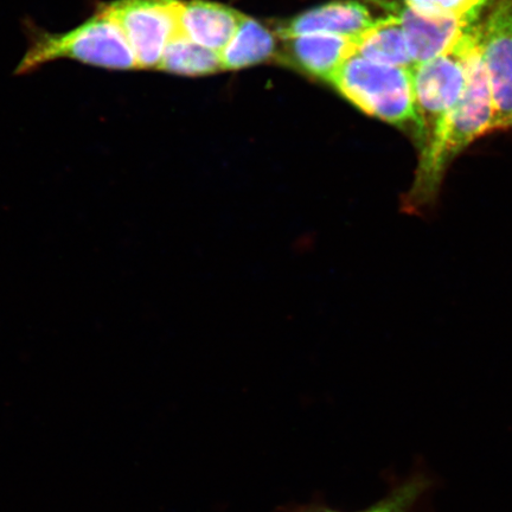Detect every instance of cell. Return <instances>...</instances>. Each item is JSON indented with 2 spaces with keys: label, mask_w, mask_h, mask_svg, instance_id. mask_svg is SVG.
<instances>
[{
  "label": "cell",
  "mask_w": 512,
  "mask_h": 512,
  "mask_svg": "<svg viewBox=\"0 0 512 512\" xmlns=\"http://www.w3.org/2000/svg\"><path fill=\"white\" fill-rule=\"evenodd\" d=\"M496 132L495 108L476 34L467 50V81L457 105L419 149L418 166L402 208L420 214L438 200L448 169L462 153L486 134Z\"/></svg>",
  "instance_id": "6da1fadb"
},
{
  "label": "cell",
  "mask_w": 512,
  "mask_h": 512,
  "mask_svg": "<svg viewBox=\"0 0 512 512\" xmlns=\"http://www.w3.org/2000/svg\"><path fill=\"white\" fill-rule=\"evenodd\" d=\"M330 85L352 105L369 115L421 140L415 110L412 70L386 66L354 54L339 68Z\"/></svg>",
  "instance_id": "7a4b0ae2"
},
{
  "label": "cell",
  "mask_w": 512,
  "mask_h": 512,
  "mask_svg": "<svg viewBox=\"0 0 512 512\" xmlns=\"http://www.w3.org/2000/svg\"><path fill=\"white\" fill-rule=\"evenodd\" d=\"M63 59L111 70L139 68L123 30L99 8L96 14L72 30L37 34L15 74L31 73L44 64Z\"/></svg>",
  "instance_id": "3957f363"
},
{
  "label": "cell",
  "mask_w": 512,
  "mask_h": 512,
  "mask_svg": "<svg viewBox=\"0 0 512 512\" xmlns=\"http://www.w3.org/2000/svg\"><path fill=\"white\" fill-rule=\"evenodd\" d=\"M472 30L452 50L416 64L412 70L415 110L421 127L418 150L457 105L464 92Z\"/></svg>",
  "instance_id": "277c9868"
},
{
  "label": "cell",
  "mask_w": 512,
  "mask_h": 512,
  "mask_svg": "<svg viewBox=\"0 0 512 512\" xmlns=\"http://www.w3.org/2000/svg\"><path fill=\"white\" fill-rule=\"evenodd\" d=\"M181 0H114L99 9L119 24L138 67L158 69L164 50L179 31Z\"/></svg>",
  "instance_id": "5b68a950"
},
{
  "label": "cell",
  "mask_w": 512,
  "mask_h": 512,
  "mask_svg": "<svg viewBox=\"0 0 512 512\" xmlns=\"http://www.w3.org/2000/svg\"><path fill=\"white\" fill-rule=\"evenodd\" d=\"M495 108L496 132L512 128V0H485L476 23Z\"/></svg>",
  "instance_id": "8992f818"
},
{
  "label": "cell",
  "mask_w": 512,
  "mask_h": 512,
  "mask_svg": "<svg viewBox=\"0 0 512 512\" xmlns=\"http://www.w3.org/2000/svg\"><path fill=\"white\" fill-rule=\"evenodd\" d=\"M382 17L374 15L370 0H335L281 22L274 31L279 38L331 34L356 40Z\"/></svg>",
  "instance_id": "52a82bcc"
},
{
  "label": "cell",
  "mask_w": 512,
  "mask_h": 512,
  "mask_svg": "<svg viewBox=\"0 0 512 512\" xmlns=\"http://www.w3.org/2000/svg\"><path fill=\"white\" fill-rule=\"evenodd\" d=\"M279 40L274 61L328 83L334 80L343 63L356 53L355 40L344 36L311 34Z\"/></svg>",
  "instance_id": "ba28073f"
},
{
  "label": "cell",
  "mask_w": 512,
  "mask_h": 512,
  "mask_svg": "<svg viewBox=\"0 0 512 512\" xmlns=\"http://www.w3.org/2000/svg\"><path fill=\"white\" fill-rule=\"evenodd\" d=\"M384 8L399 17L415 64L430 61L452 50L479 19L426 18L393 0H384Z\"/></svg>",
  "instance_id": "9c48e42d"
},
{
  "label": "cell",
  "mask_w": 512,
  "mask_h": 512,
  "mask_svg": "<svg viewBox=\"0 0 512 512\" xmlns=\"http://www.w3.org/2000/svg\"><path fill=\"white\" fill-rule=\"evenodd\" d=\"M243 17L245 15L226 5L190 0L182 2L179 30L191 41L221 54L238 30Z\"/></svg>",
  "instance_id": "30bf717a"
},
{
  "label": "cell",
  "mask_w": 512,
  "mask_h": 512,
  "mask_svg": "<svg viewBox=\"0 0 512 512\" xmlns=\"http://www.w3.org/2000/svg\"><path fill=\"white\" fill-rule=\"evenodd\" d=\"M356 54L386 66L413 70L416 66L409 53L400 19L390 12L373 27L356 38Z\"/></svg>",
  "instance_id": "8fae6325"
},
{
  "label": "cell",
  "mask_w": 512,
  "mask_h": 512,
  "mask_svg": "<svg viewBox=\"0 0 512 512\" xmlns=\"http://www.w3.org/2000/svg\"><path fill=\"white\" fill-rule=\"evenodd\" d=\"M279 41L275 31L253 18L243 17L232 40L221 51L222 70H239L275 60Z\"/></svg>",
  "instance_id": "7c38bea8"
},
{
  "label": "cell",
  "mask_w": 512,
  "mask_h": 512,
  "mask_svg": "<svg viewBox=\"0 0 512 512\" xmlns=\"http://www.w3.org/2000/svg\"><path fill=\"white\" fill-rule=\"evenodd\" d=\"M158 69L185 76L215 74L222 70L221 56L191 41L179 30L166 46Z\"/></svg>",
  "instance_id": "4fadbf2b"
},
{
  "label": "cell",
  "mask_w": 512,
  "mask_h": 512,
  "mask_svg": "<svg viewBox=\"0 0 512 512\" xmlns=\"http://www.w3.org/2000/svg\"><path fill=\"white\" fill-rule=\"evenodd\" d=\"M406 6L431 19H477L485 0H405Z\"/></svg>",
  "instance_id": "5bb4252c"
},
{
  "label": "cell",
  "mask_w": 512,
  "mask_h": 512,
  "mask_svg": "<svg viewBox=\"0 0 512 512\" xmlns=\"http://www.w3.org/2000/svg\"><path fill=\"white\" fill-rule=\"evenodd\" d=\"M426 489V482L422 478H413L390 492L382 501L371 505L370 508L357 512H409L422 492ZM296 512H341L324 507L303 508Z\"/></svg>",
  "instance_id": "9a60e30c"
}]
</instances>
